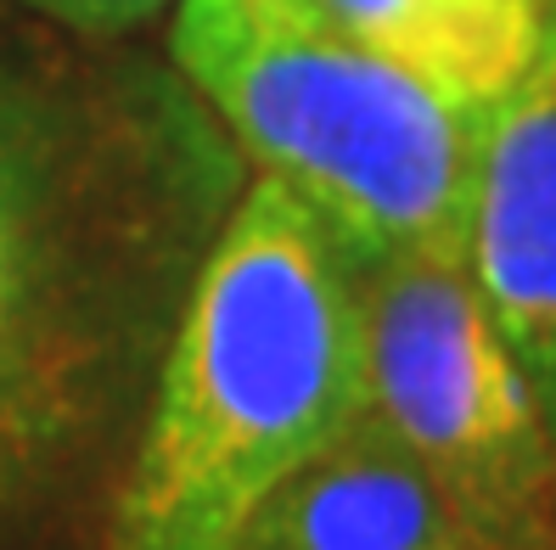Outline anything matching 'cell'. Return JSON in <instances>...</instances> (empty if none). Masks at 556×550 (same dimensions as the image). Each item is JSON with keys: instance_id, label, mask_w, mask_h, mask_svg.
I'll use <instances>...</instances> for the list:
<instances>
[{"instance_id": "7", "label": "cell", "mask_w": 556, "mask_h": 550, "mask_svg": "<svg viewBox=\"0 0 556 550\" xmlns=\"http://www.w3.org/2000/svg\"><path fill=\"white\" fill-rule=\"evenodd\" d=\"M349 40L483 118L529 74L556 0H315Z\"/></svg>"}, {"instance_id": "2", "label": "cell", "mask_w": 556, "mask_h": 550, "mask_svg": "<svg viewBox=\"0 0 556 550\" xmlns=\"http://www.w3.org/2000/svg\"><path fill=\"white\" fill-rule=\"evenodd\" d=\"M169 51L354 265H467L483 118L349 40L315 0H175Z\"/></svg>"}, {"instance_id": "6", "label": "cell", "mask_w": 556, "mask_h": 550, "mask_svg": "<svg viewBox=\"0 0 556 550\" xmlns=\"http://www.w3.org/2000/svg\"><path fill=\"white\" fill-rule=\"evenodd\" d=\"M225 550H495L371 415L258 500Z\"/></svg>"}, {"instance_id": "3", "label": "cell", "mask_w": 556, "mask_h": 550, "mask_svg": "<svg viewBox=\"0 0 556 550\" xmlns=\"http://www.w3.org/2000/svg\"><path fill=\"white\" fill-rule=\"evenodd\" d=\"M118 258V208L90 124L0 56V506L85 422Z\"/></svg>"}, {"instance_id": "8", "label": "cell", "mask_w": 556, "mask_h": 550, "mask_svg": "<svg viewBox=\"0 0 556 550\" xmlns=\"http://www.w3.org/2000/svg\"><path fill=\"white\" fill-rule=\"evenodd\" d=\"M23 7L62 28H79V35H129L175 0H23Z\"/></svg>"}, {"instance_id": "4", "label": "cell", "mask_w": 556, "mask_h": 550, "mask_svg": "<svg viewBox=\"0 0 556 550\" xmlns=\"http://www.w3.org/2000/svg\"><path fill=\"white\" fill-rule=\"evenodd\" d=\"M366 415L495 550H534L556 511V444L467 265H354Z\"/></svg>"}, {"instance_id": "1", "label": "cell", "mask_w": 556, "mask_h": 550, "mask_svg": "<svg viewBox=\"0 0 556 550\" xmlns=\"http://www.w3.org/2000/svg\"><path fill=\"white\" fill-rule=\"evenodd\" d=\"M359 415L354 258L258 175L191 281L108 550H225L242 516Z\"/></svg>"}, {"instance_id": "5", "label": "cell", "mask_w": 556, "mask_h": 550, "mask_svg": "<svg viewBox=\"0 0 556 550\" xmlns=\"http://www.w3.org/2000/svg\"><path fill=\"white\" fill-rule=\"evenodd\" d=\"M467 276L556 444V7L529 74L483 113Z\"/></svg>"}]
</instances>
